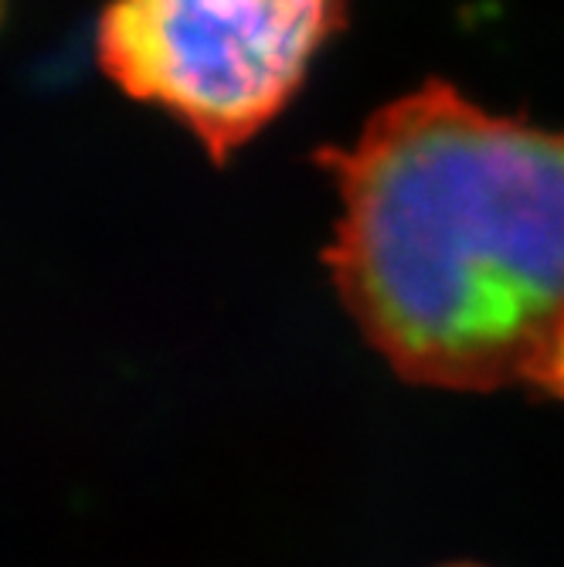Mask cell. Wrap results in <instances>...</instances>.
I'll list each match as a JSON object with an SVG mask.
<instances>
[{
  "label": "cell",
  "mask_w": 564,
  "mask_h": 567,
  "mask_svg": "<svg viewBox=\"0 0 564 567\" xmlns=\"http://www.w3.org/2000/svg\"><path fill=\"white\" fill-rule=\"evenodd\" d=\"M320 164L334 286L401 378L564 398V133L425 82Z\"/></svg>",
  "instance_id": "6da1fadb"
},
{
  "label": "cell",
  "mask_w": 564,
  "mask_h": 567,
  "mask_svg": "<svg viewBox=\"0 0 564 567\" xmlns=\"http://www.w3.org/2000/svg\"><path fill=\"white\" fill-rule=\"evenodd\" d=\"M343 0H110L99 65L225 161L302 85Z\"/></svg>",
  "instance_id": "7a4b0ae2"
},
{
  "label": "cell",
  "mask_w": 564,
  "mask_h": 567,
  "mask_svg": "<svg viewBox=\"0 0 564 567\" xmlns=\"http://www.w3.org/2000/svg\"><path fill=\"white\" fill-rule=\"evenodd\" d=\"M0 18H4V0H0Z\"/></svg>",
  "instance_id": "3957f363"
}]
</instances>
